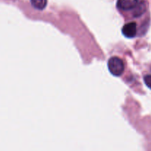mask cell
<instances>
[{"mask_svg":"<svg viewBox=\"0 0 151 151\" xmlns=\"http://www.w3.org/2000/svg\"><path fill=\"white\" fill-rule=\"evenodd\" d=\"M122 33L126 38H132L136 36L137 32V24L135 22H130L124 25L122 27Z\"/></svg>","mask_w":151,"mask_h":151,"instance_id":"7a4b0ae2","label":"cell"},{"mask_svg":"<svg viewBox=\"0 0 151 151\" xmlns=\"http://www.w3.org/2000/svg\"><path fill=\"white\" fill-rule=\"evenodd\" d=\"M144 81L146 86L151 89V75H145L144 77Z\"/></svg>","mask_w":151,"mask_h":151,"instance_id":"5b68a950","label":"cell"},{"mask_svg":"<svg viewBox=\"0 0 151 151\" xmlns=\"http://www.w3.org/2000/svg\"><path fill=\"white\" fill-rule=\"evenodd\" d=\"M32 7L38 10H44L47 4V0H30Z\"/></svg>","mask_w":151,"mask_h":151,"instance_id":"277c9868","label":"cell"},{"mask_svg":"<svg viewBox=\"0 0 151 151\" xmlns=\"http://www.w3.org/2000/svg\"><path fill=\"white\" fill-rule=\"evenodd\" d=\"M138 4V0H118L116 5L122 10H130L135 8Z\"/></svg>","mask_w":151,"mask_h":151,"instance_id":"3957f363","label":"cell"},{"mask_svg":"<svg viewBox=\"0 0 151 151\" xmlns=\"http://www.w3.org/2000/svg\"><path fill=\"white\" fill-rule=\"evenodd\" d=\"M109 72L116 77H119L122 75L125 69V66L122 59L118 57L111 58L108 62Z\"/></svg>","mask_w":151,"mask_h":151,"instance_id":"6da1fadb","label":"cell"}]
</instances>
